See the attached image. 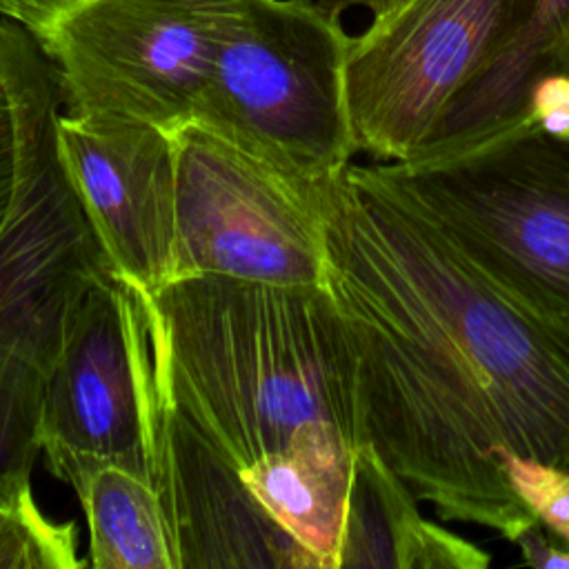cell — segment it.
Returning <instances> with one entry per match:
<instances>
[{
  "label": "cell",
  "instance_id": "1",
  "mask_svg": "<svg viewBox=\"0 0 569 569\" xmlns=\"http://www.w3.org/2000/svg\"><path fill=\"white\" fill-rule=\"evenodd\" d=\"M320 207L367 442L442 520L516 542L538 520L500 453L569 467V331L498 289L396 162L345 164Z\"/></svg>",
  "mask_w": 569,
  "mask_h": 569
},
{
  "label": "cell",
  "instance_id": "2",
  "mask_svg": "<svg viewBox=\"0 0 569 569\" xmlns=\"http://www.w3.org/2000/svg\"><path fill=\"white\" fill-rule=\"evenodd\" d=\"M142 300L158 393L238 469L313 425L367 442L356 356L322 287L193 276Z\"/></svg>",
  "mask_w": 569,
  "mask_h": 569
},
{
  "label": "cell",
  "instance_id": "3",
  "mask_svg": "<svg viewBox=\"0 0 569 569\" xmlns=\"http://www.w3.org/2000/svg\"><path fill=\"white\" fill-rule=\"evenodd\" d=\"M209 2L213 60L191 120L302 180L349 164L340 13L318 0Z\"/></svg>",
  "mask_w": 569,
  "mask_h": 569
},
{
  "label": "cell",
  "instance_id": "4",
  "mask_svg": "<svg viewBox=\"0 0 569 569\" xmlns=\"http://www.w3.org/2000/svg\"><path fill=\"white\" fill-rule=\"evenodd\" d=\"M0 78L20 111L18 187L0 229V349L49 371L89 289L111 273L56 147L62 91L53 62L0 18Z\"/></svg>",
  "mask_w": 569,
  "mask_h": 569
},
{
  "label": "cell",
  "instance_id": "5",
  "mask_svg": "<svg viewBox=\"0 0 569 569\" xmlns=\"http://www.w3.org/2000/svg\"><path fill=\"white\" fill-rule=\"evenodd\" d=\"M396 167L498 289L569 331V140L520 124L447 160Z\"/></svg>",
  "mask_w": 569,
  "mask_h": 569
},
{
  "label": "cell",
  "instance_id": "6",
  "mask_svg": "<svg viewBox=\"0 0 569 569\" xmlns=\"http://www.w3.org/2000/svg\"><path fill=\"white\" fill-rule=\"evenodd\" d=\"M171 138L173 280L227 276L280 287H322V180L296 178L196 120L171 129Z\"/></svg>",
  "mask_w": 569,
  "mask_h": 569
},
{
  "label": "cell",
  "instance_id": "7",
  "mask_svg": "<svg viewBox=\"0 0 569 569\" xmlns=\"http://www.w3.org/2000/svg\"><path fill=\"white\" fill-rule=\"evenodd\" d=\"M156 411L142 293L107 273L73 311L44 378L40 442L49 471L73 491L107 465L151 480Z\"/></svg>",
  "mask_w": 569,
  "mask_h": 569
},
{
  "label": "cell",
  "instance_id": "8",
  "mask_svg": "<svg viewBox=\"0 0 569 569\" xmlns=\"http://www.w3.org/2000/svg\"><path fill=\"white\" fill-rule=\"evenodd\" d=\"M533 0H400L351 36L345 87L356 151L407 162Z\"/></svg>",
  "mask_w": 569,
  "mask_h": 569
},
{
  "label": "cell",
  "instance_id": "9",
  "mask_svg": "<svg viewBox=\"0 0 569 569\" xmlns=\"http://www.w3.org/2000/svg\"><path fill=\"white\" fill-rule=\"evenodd\" d=\"M40 47L67 113L171 131L193 118L211 71V2L80 0Z\"/></svg>",
  "mask_w": 569,
  "mask_h": 569
},
{
  "label": "cell",
  "instance_id": "10",
  "mask_svg": "<svg viewBox=\"0 0 569 569\" xmlns=\"http://www.w3.org/2000/svg\"><path fill=\"white\" fill-rule=\"evenodd\" d=\"M56 147L111 273L142 293L169 284L176 256L171 131L60 111Z\"/></svg>",
  "mask_w": 569,
  "mask_h": 569
},
{
  "label": "cell",
  "instance_id": "11",
  "mask_svg": "<svg viewBox=\"0 0 569 569\" xmlns=\"http://www.w3.org/2000/svg\"><path fill=\"white\" fill-rule=\"evenodd\" d=\"M178 569H318L224 460L158 393L153 473Z\"/></svg>",
  "mask_w": 569,
  "mask_h": 569
},
{
  "label": "cell",
  "instance_id": "12",
  "mask_svg": "<svg viewBox=\"0 0 569 569\" xmlns=\"http://www.w3.org/2000/svg\"><path fill=\"white\" fill-rule=\"evenodd\" d=\"M551 73H569V0H533L511 38L458 91L427 140L400 164L440 162L527 124L531 89Z\"/></svg>",
  "mask_w": 569,
  "mask_h": 569
},
{
  "label": "cell",
  "instance_id": "13",
  "mask_svg": "<svg viewBox=\"0 0 569 569\" xmlns=\"http://www.w3.org/2000/svg\"><path fill=\"white\" fill-rule=\"evenodd\" d=\"M358 447L345 431L313 425L240 469L264 513L311 553L318 569H338Z\"/></svg>",
  "mask_w": 569,
  "mask_h": 569
},
{
  "label": "cell",
  "instance_id": "14",
  "mask_svg": "<svg viewBox=\"0 0 569 569\" xmlns=\"http://www.w3.org/2000/svg\"><path fill=\"white\" fill-rule=\"evenodd\" d=\"M491 556L427 520L409 485L365 442L353 458L338 569H485Z\"/></svg>",
  "mask_w": 569,
  "mask_h": 569
},
{
  "label": "cell",
  "instance_id": "15",
  "mask_svg": "<svg viewBox=\"0 0 569 569\" xmlns=\"http://www.w3.org/2000/svg\"><path fill=\"white\" fill-rule=\"evenodd\" d=\"M89 527L93 569H178L153 482L124 467L96 469L76 491Z\"/></svg>",
  "mask_w": 569,
  "mask_h": 569
},
{
  "label": "cell",
  "instance_id": "16",
  "mask_svg": "<svg viewBox=\"0 0 569 569\" xmlns=\"http://www.w3.org/2000/svg\"><path fill=\"white\" fill-rule=\"evenodd\" d=\"M44 378L38 365L0 349V505L4 507L33 498L31 471L42 453Z\"/></svg>",
  "mask_w": 569,
  "mask_h": 569
},
{
  "label": "cell",
  "instance_id": "17",
  "mask_svg": "<svg viewBox=\"0 0 569 569\" xmlns=\"http://www.w3.org/2000/svg\"><path fill=\"white\" fill-rule=\"evenodd\" d=\"M87 567L76 553V527L42 516L36 500L0 505V569Z\"/></svg>",
  "mask_w": 569,
  "mask_h": 569
},
{
  "label": "cell",
  "instance_id": "18",
  "mask_svg": "<svg viewBox=\"0 0 569 569\" xmlns=\"http://www.w3.org/2000/svg\"><path fill=\"white\" fill-rule=\"evenodd\" d=\"M511 489L536 520L569 545V467L511 449L500 453Z\"/></svg>",
  "mask_w": 569,
  "mask_h": 569
},
{
  "label": "cell",
  "instance_id": "19",
  "mask_svg": "<svg viewBox=\"0 0 569 569\" xmlns=\"http://www.w3.org/2000/svg\"><path fill=\"white\" fill-rule=\"evenodd\" d=\"M525 122L551 138L569 140V73H551L531 89Z\"/></svg>",
  "mask_w": 569,
  "mask_h": 569
},
{
  "label": "cell",
  "instance_id": "20",
  "mask_svg": "<svg viewBox=\"0 0 569 569\" xmlns=\"http://www.w3.org/2000/svg\"><path fill=\"white\" fill-rule=\"evenodd\" d=\"M20 111L13 93L0 78V229L11 209L20 171Z\"/></svg>",
  "mask_w": 569,
  "mask_h": 569
},
{
  "label": "cell",
  "instance_id": "21",
  "mask_svg": "<svg viewBox=\"0 0 569 569\" xmlns=\"http://www.w3.org/2000/svg\"><path fill=\"white\" fill-rule=\"evenodd\" d=\"M78 2L80 0H0V18L24 27L40 42Z\"/></svg>",
  "mask_w": 569,
  "mask_h": 569
},
{
  "label": "cell",
  "instance_id": "22",
  "mask_svg": "<svg viewBox=\"0 0 569 569\" xmlns=\"http://www.w3.org/2000/svg\"><path fill=\"white\" fill-rule=\"evenodd\" d=\"M513 545L520 549L522 560L529 567H538V569L567 567L569 569V545H562V547L549 545L545 533H542L540 522H536L525 533H520Z\"/></svg>",
  "mask_w": 569,
  "mask_h": 569
},
{
  "label": "cell",
  "instance_id": "23",
  "mask_svg": "<svg viewBox=\"0 0 569 569\" xmlns=\"http://www.w3.org/2000/svg\"><path fill=\"white\" fill-rule=\"evenodd\" d=\"M318 2H322L325 7H329V9L338 11V13L342 9H349V7H365V9L371 11V16H376V13H382L385 9L393 7L400 0H318Z\"/></svg>",
  "mask_w": 569,
  "mask_h": 569
}]
</instances>
